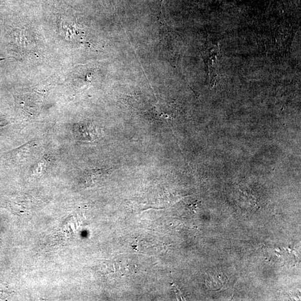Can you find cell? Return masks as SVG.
Returning a JSON list of instances; mask_svg holds the SVG:
<instances>
[{
  "instance_id": "1",
  "label": "cell",
  "mask_w": 301,
  "mask_h": 301,
  "mask_svg": "<svg viewBox=\"0 0 301 301\" xmlns=\"http://www.w3.org/2000/svg\"><path fill=\"white\" fill-rule=\"evenodd\" d=\"M74 128L75 136L79 140L92 141L97 138L96 128L92 124H78Z\"/></svg>"
}]
</instances>
